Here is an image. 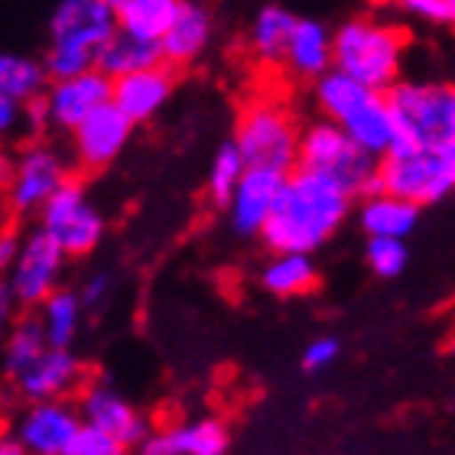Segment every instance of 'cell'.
Masks as SVG:
<instances>
[{"mask_svg":"<svg viewBox=\"0 0 455 455\" xmlns=\"http://www.w3.org/2000/svg\"><path fill=\"white\" fill-rule=\"evenodd\" d=\"M351 199L355 196L329 176L293 170L286 176L274 215L260 231V241L274 254L313 257V251H319L348 219Z\"/></svg>","mask_w":455,"mask_h":455,"instance_id":"obj_1","label":"cell"},{"mask_svg":"<svg viewBox=\"0 0 455 455\" xmlns=\"http://www.w3.org/2000/svg\"><path fill=\"white\" fill-rule=\"evenodd\" d=\"M117 33L111 0H62L49 17L46 76L52 82L85 76L98 66V52Z\"/></svg>","mask_w":455,"mask_h":455,"instance_id":"obj_2","label":"cell"},{"mask_svg":"<svg viewBox=\"0 0 455 455\" xmlns=\"http://www.w3.org/2000/svg\"><path fill=\"white\" fill-rule=\"evenodd\" d=\"M407 52V29L378 17H351L332 33L335 72L355 78L358 85L387 95L397 85Z\"/></svg>","mask_w":455,"mask_h":455,"instance_id":"obj_3","label":"cell"},{"mask_svg":"<svg viewBox=\"0 0 455 455\" xmlns=\"http://www.w3.org/2000/svg\"><path fill=\"white\" fill-rule=\"evenodd\" d=\"M315 105L325 114V121L341 127L364 153L380 160L394 150L397 131H394V114H390L387 95L371 92V88L358 85L355 78L341 76L332 68L329 76L315 82Z\"/></svg>","mask_w":455,"mask_h":455,"instance_id":"obj_4","label":"cell"},{"mask_svg":"<svg viewBox=\"0 0 455 455\" xmlns=\"http://www.w3.org/2000/svg\"><path fill=\"white\" fill-rule=\"evenodd\" d=\"M394 147L439 150L455 143V82H397L387 92Z\"/></svg>","mask_w":455,"mask_h":455,"instance_id":"obj_5","label":"cell"},{"mask_svg":"<svg viewBox=\"0 0 455 455\" xmlns=\"http://www.w3.org/2000/svg\"><path fill=\"white\" fill-rule=\"evenodd\" d=\"M299 127H296L290 108L274 98H254L237 114L235 124V147L241 153L247 170H296L299 156Z\"/></svg>","mask_w":455,"mask_h":455,"instance_id":"obj_6","label":"cell"},{"mask_svg":"<svg viewBox=\"0 0 455 455\" xmlns=\"http://www.w3.org/2000/svg\"><path fill=\"white\" fill-rule=\"evenodd\" d=\"M378 156H371L351 140L332 121H313L299 133V156L296 170L329 176L351 196H374L378 192Z\"/></svg>","mask_w":455,"mask_h":455,"instance_id":"obj_7","label":"cell"},{"mask_svg":"<svg viewBox=\"0 0 455 455\" xmlns=\"http://www.w3.org/2000/svg\"><path fill=\"white\" fill-rule=\"evenodd\" d=\"M378 192L397 196L410 205H436L455 192V143L439 150L394 147L378 163Z\"/></svg>","mask_w":455,"mask_h":455,"instance_id":"obj_8","label":"cell"},{"mask_svg":"<svg viewBox=\"0 0 455 455\" xmlns=\"http://www.w3.org/2000/svg\"><path fill=\"white\" fill-rule=\"evenodd\" d=\"M39 231H46L66 257H88L101 244L108 221L88 199L85 186L68 180L39 212Z\"/></svg>","mask_w":455,"mask_h":455,"instance_id":"obj_9","label":"cell"},{"mask_svg":"<svg viewBox=\"0 0 455 455\" xmlns=\"http://www.w3.org/2000/svg\"><path fill=\"white\" fill-rule=\"evenodd\" d=\"M68 176V160L52 147V143H29L23 147V153L17 156V163L10 166L7 176V202L10 212H43L52 196H56Z\"/></svg>","mask_w":455,"mask_h":455,"instance_id":"obj_10","label":"cell"},{"mask_svg":"<svg viewBox=\"0 0 455 455\" xmlns=\"http://www.w3.org/2000/svg\"><path fill=\"white\" fill-rule=\"evenodd\" d=\"M66 260L62 247L46 235V231H33L23 237L17 254V264L10 270L7 286L20 309H39L49 296L62 290V274H66Z\"/></svg>","mask_w":455,"mask_h":455,"instance_id":"obj_11","label":"cell"},{"mask_svg":"<svg viewBox=\"0 0 455 455\" xmlns=\"http://www.w3.org/2000/svg\"><path fill=\"white\" fill-rule=\"evenodd\" d=\"M85 429L78 407L66 400L29 403L17 423V443L27 455H68L78 433Z\"/></svg>","mask_w":455,"mask_h":455,"instance_id":"obj_12","label":"cell"},{"mask_svg":"<svg viewBox=\"0 0 455 455\" xmlns=\"http://www.w3.org/2000/svg\"><path fill=\"white\" fill-rule=\"evenodd\" d=\"M46 111H49V124L59 127V131H78L82 124L98 114L101 108L111 105L114 98V82L105 72H85V76L66 78V82H52L46 88Z\"/></svg>","mask_w":455,"mask_h":455,"instance_id":"obj_13","label":"cell"},{"mask_svg":"<svg viewBox=\"0 0 455 455\" xmlns=\"http://www.w3.org/2000/svg\"><path fill=\"white\" fill-rule=\"evenodd\" d=\"M78 413H82V423L105 436L117 439L121 446H140L143 439L150 436V423L140 410L133 407L131 400L117 394L108 384H92V387L82 390V400H78Z\"/></svg>","mask_w":455,"mask_h":455,"instance_id":"obj_14","label":"cell"},{"mask_svg":"<svg viewBox=\"0 0 455 455\" xmlns=\"http://www.w3.org/2000/svg\"><path fill=\"white\" fill-rule=\"evenodd\" d=\"M133 137V124L124 117L114 105L101 108L98 114H92L78 131H72V153L82 170L98 172L111 166L117 156L124 153V147Z\"/></svg>","mask_w":455,"mask_h":455,"instance_id":"obj_15","label":"cell"},{"mask_svg":"<svg viewBox=\"0 0 455 455\" xmlns=\"http://www.w3.org/2000/svg\"><path fill=\"white\" fill-rule=\"evenodd\" d=\"M286 186V172L276 170H247L241 186L235 189L231 202H228V215H231V228L237 235L254 237L260 235L274 215L280 192Z\"/></svg>","mask_w":455,"mask_h":455,"instance_id":"obj_16","label":"cell"},{"mask_svg":"<svg viewBox=\"0 0 455 455\" xmlns=\"http://www.w3.org/2000/svg\"><path fill=\"white\" fill-rule=\"evenodd\" d=\"M172 88H176V68L160 62V66L117 78L111 105L137 127V124L153 121L166 108V101L172 98Z\"/></svg>","mask_w":455,"mask_h":455,"instance_id":"obj_17","label":"cell"},{"mask_svg":"<svg viewBox=\"0 0 455 455\" xmlns=\"http://www.w3.org/2000/svg\"><path fill=\"white\" fill-rule=\"evenodd\" d=\"M82 361L72 351L49 348L46 355H39L17 380L13 390L20 397H27L29 403H46V400H62L66 394L82 384Z\"/></svg>","mask_w":455,"mask_h":455,"instance_id":"obj_18","label":"cell"},{"mask_svg":"<svg viewBox=\"0 0 455 455\" xmlns=\"http://www.w3.org/2000/svg\"><path fill=\"white\" fill-rule=\"evenodd\" d=\"M283 66L299 78H319L329 76L335 68L332 62V29L325 27L323 20L313 17H299L296 20V29L290 36V46H286Z\"/></svg>","mask_w":455,"mask_h":455,"instance_id":"obj_19","label":"cell"},{"mask_svg":"<svg viewBox=\"0 0 455 455\" xmlns=\"http://www.w3.org/2000/svg\"><path fill=\"white\" fill-rule=\"evenodd\" d=\"M212 43V13L202 4H180L170 33L160 43V56L170 68L192 66Z\"/></svg>","mask_w":455,"mask_h":455,"instance_id":"obj_20","label":"cell"},{"mask_svg":"<svg viewBox=\"0 0 455 455\" xmlns=\"http://www.w3.org/2000/svg\"><path fill=\"white\" fill-rule=\"evenodd\" d=\"M176 13H180V0H114L117 29L156 46L170 33Z\"/></svg>","mask_w":455,"mask_h":455,"instance_id":"obj_21","label":"cell"},{"mask_svg":"<svg viewBox=\"0 0 455 455\" xmlns=\"http://www.w3.org/2000/svg\"><path fill=\"white\" fill-rule=\"evenodd\" d=\"M361 228L368 237H387V241H403L407 235H413V228L419 221V209L410 202L387 196V192H374L361 202Z\"/></svg>","mask_w":455,"mask_h":455,"instance_id":"obj_22","label":"cell"},{"mask_svg":"<svg viewBox=\"0 0 455 455\" xmlns=\"http://www.w3.org/2000/svg\"><path fill=\"white\" fill-rule=\"evenodd\" d=\"M260 283L267 293L290 299V296H306L319 286V270L309 254H274L260 270Z\"/></svg>","mask_w":455,"mask_h":455,"instance_id":"obj_23","label":"cell"},{"mask_svg":"<svg viewBox=\"0 0 455 455\" xmlns=\"http://www.w3.org/2000/svg\"><path fill=\"white\" fill-rule=\"evenodd\" d=\"M160 46L156 43H143V39H133L127 33H114L111 39L105 43V49L98 52V72H105L111 82L124 76H133V72H143V68L160 66Z\"/></svg>","mask_w":455,"mask_h":455,"instance_id":"obj_24","label":"cell"},{"mask_svg":"<svg viewBox=\"0 0 455 455\" xmlns=\"http://www.w3.org/2000/svg\"><path fill=\"white\" fill-rule=\"evenodd\" d=\"M296 20L299 17H293L280 4H267V7L257 10L254 23H251V46H254L257 56L264 59V62H270V66H283Z\"/></svg>","mask_w":455,"mask_h":455,"instance_id":"obj_25","label":"cell"},{"mask_svg":"<svg viewBox=\"0 0 455 455\" xmlns=\"http://www.w3.org/2000/svg\"><path fill=\"white\" fill-rule=\"evenodd\" d=\"M82 313H85V306H82L78 290H66V286L39 306V325L52 348H72V341L82 332Z\"/></svg>","mask_w":455,"mask_h":455,"instance_id":"obj_26","label":"cell"},{"mask_svg":"<svg viewBox=\"0 0 455 455\" xmlns=\"http://www.w3.org/2000/svg\"><path fill=\"white\" fill-rule=\"evenodd\" d=\"M46 88L49 76L43 59L23 56V52H0V95L29 105L46 95Z\"/></svg>","mask_w":455,"mask_h":455,"instance_id":"obj_27","label":"cell"},{"mask_svg":"<svg viewBox=\"0 0 455 455\" xmlns=\"http://www.w3.org/2000/svg\"><path fill=\"white\" fill-rule=\"evenodd\" d=\"M49 348H52V345L46 341V332H43V325H39V315H20L7 345L0 351V371H4V378L13 384V380H17L39 355H46Z\"/></svg>","mask_w":455,"mask_h":455,"instance_id":"obj_28","label":"cell"},{"mask_svg":"<svg viewBox=\"0 0 455 455\" xmlns=\"http://www.w3.org/2000/svg\"><path fill=\"white\" fill-rule=\"evenodd\" d=\"M170 429L180 455H228V446H231V433L225 419L219 417H199Z\"/></svg>","mask_w":455,"mask_h":455,"instance_id":"obj_29","label":"cell"},{"mask_svg":"<svg viewBox=\"0 0 455 455\" xmlns=\"http://www.w3.org/2000/svg\"><path fill=\"white\" fill-rule=\"evenodd\" d=\"M244 160H241V153H237L235 140L221 143L219 150H215V156H212V166H209V180H205V189H209V199L215 202V205H225L231 202V196H235V189L241 186V180H244Z\"/></svg>","mask_w":455,"mask_h":455,"instance_id":"obj_30","label":"cell"},{"mask_svg":"<svg viewBox=\"0 0 455 455\" xmlns=\"http://www.w3.org/2000/svg\"><path fill=\"white\" fill-rule=\"evenodd\" d=\"M364 260L378 276L384 280H394L407 270V244L403 241H387V237H368V247H364Z\"/></svg>","mask_w":455,"mask_h":455,"instance_id":"obj_31","label":"cell"},{"mask_svg":"<svg viewBox=\"0 0 455 455\" xmlns=\"http://www.w3.org/2000/svg\"><path fill=\"white\" fill-rule=\"evenodd\" d=\"M68 455H127V446H121L117 439L105 436V433H98V429L85 427L78 433L76 446Z\"/></svg>","mask_w":455,"mask_h":455,"instance_id":"obj_32","label":"cell"},{"mask_svg":"<svg viewBox=\"0 0 455 455\" xmlns=\"http://www.w3.org/2000/svg\"><path fill=\"white\" fill-rule=\"evenodd\" d=\"M339 351H341V345H339V339H332V335L313 339L303 351V371H325L335 358H339Z\"/></svg>","mask_w":455,"mask_h":455,"instance_id":"obj_33","label":"cell"},{"mask_svg":"<svg viewBox=\"0 0 455 455\" xmlns=\"http://www.w3.org/2000/svg\"><path fill=\"white\" fill-rule=\"evenodd\" d=\"M403 10L429 23H446V27L455 23V0H403Z\"/></svg>","mask_w":455,"mask_h":455,"instance_id":"obj_34","label":"cell"},{"mask_svg":"<svg viewBox=\"0 0 455 455\" xmlns=\"http://www.w3.org/2000/svg\"><path fill=\"white\" fill-rule=\"evenodd\" d=\"M27 127V105H20L13 98L0 95V140H13Z\"/></svg>","mask_w":455,"mask_h":455,"instance_id":"obj_35","label":"cell"},{"mask_svg":"<svg viewBox=\"0 0 455 455\" xmlns=\"http://www.w3.org/2000/svg\"><path fill=\"white\" fill-rule=\"evenodd\" d=\"M17 319H20L17 299H13V293H10L7 283H0V351H4V345H7V339H10V332H13Z\"/></svg>","mask_w":455,"mask_h":455,"instance_id":"obj_36","label":"cell"},{"mask_svg":"<svg viewBox=\"0 0 455 455\" xmlns=\"http://www.w3.org/2000/svg\"><path fill=\"white\" fill-rule=\"evenodd\" d=\"M108 293H111V276L108 274H92L82 283V290H78V296H82V306L85 309H95V306H101L108 299Z\"/></svg>","mask_w":455,"mask_h":455,"instance_id":"obj_37","label":"cell"},{"mask_svg":"<svg viewBox=\"0 0 455 455\" xmlns=\"http://www.w3.org/2000/svg\"><path fill=\"white\" fill-rule=\"evenodd\" d=\"M137 455H180L176 449V439H172V429H156L137 446Z\"/></svg>","mask_w":455,"mask_h":455,"instance_id":"obj_38","label":"cell"},{"mask_svg":"<svg viewBox=\"0 0 455 455\" xmlns=\"http://www.w3.org/2000/svg\"><path fill=\"white\" fill-rule=\"evenodd\" d=\"M20 241L17 231H7V235H0V283H7L10 270L17 264V254H20Z\"/></svg>","mask_w":455,"mask_h":455,"instance_id":"obj_39","label":"cell"},{"mask_svg":"<svg viewBox=\"0 0 455 455\" xmlns=\"http://www.w3.org/2000/svg\"><path fill=\"white\" fill-rule=\"evenodd\" d=\"M7 231H10V202L0 192V235H7Z\"/></svg>","mask_w":455,"mask_h":455,"instance_id":"obj_40","label":"cell"},{"mask_svg":"<svg viewBox=\"0 0 455 455\" xmlns=\"http://www.w3.org/2000/svg\"><path fill=\"white\" fill-rule=\"evenodd\" d=\"M0 455H27L17 439H0Z\"/></svg>","mask_w":455,"mask_h":455,"instance_id":"obj_41","label":"cell"},{"mask_svg":"<svg viewBox=\"0 0 455 455\" xmlns=\"http://www.w3.org/2000/svg\"><path fill=\"white\" fill-rule=\"evenodd\" d=\"M449 351H452V355H455V339H452V341H449Z\"/></svg>","mask_w":455,"mask_h":455,"instance_id":"obj_42","label":"cell"}]
</instances>
